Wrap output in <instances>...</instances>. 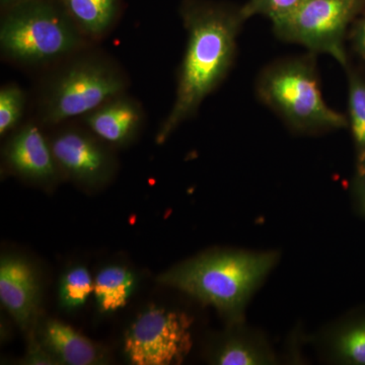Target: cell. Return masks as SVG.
Wrapping results in <instances>:
<instances>
[{"mask_svg":"<svg viewBox=\"0 0 365 365\" xmlns=\"http://www.w3.org/2000/svg\"><path fill=\"white\" fill-rule=\"evenodd\" d=\"M278 360L267 338L245 321L230 324L210 351V362L216 365H273Z\"/></svg>","mask_w":365,"mask_h":365,"instance_id":"obj_10","label":"cell"},{"mask_svg":"<svg viewBox=\"0 0 365 365\" xmlns=\"http://www.w3.org/2000/svg\"><path fill=\"white\" fill-rule=\"evenodd\" d=\"M6 158L14 172L37 182L52 181L57 165L50 141L35 124L26 125L7 144Z\"/></svg>","mask_w":365,"mask_h":365,"instance_id":"obj_12","label":"cell"},{"mask_svg":"<svg viewBox=\"0 0 365 365\" xmlns=\"http://www.w3.org/2000/svg\"><path fill=\"white\" fill-rule=\"evenodd\" d=\"M86 38L63 6L28 0L11 7L0 26L4 58L25 66H46L69 58Z\"/></svg>","mask_w":365,"mask_h":365,"instance_id":"obj_4","label":"cell"},{"mask_svg":"<svg viewBox=\"0 0 365 365\" xmlns=\"http://www.w3.org/2000/svg\"><path fill=\"white\" fill-rule=\"evenodd\" d=\"M353 199L357 211L365 217V172L355 175L353 184Z\"/></svg>","mask_w":365,"mask_h":365,"instance_id":"obj_23","label":"cell"},{"mask_svg":"<svg viewBox=\"0 0 365 365\" xmlns=\"http://www.w3.org/2000/svg\"><path fill=\"white\" fill-rule=\"evenodd\" d=\"M192 324L182 312L150 307L129 327L125 355L135 365L181 364L192 348Z\"/></svg>","mask_w":365,"mask_h":365,"instance_id":"obj_7","label":"cell"},{"mask_svg":"<svg viewBox=\"0 0 365 365\" xmlns=\"http://www.w3.org/2000/svg\"><path fill=\"white\" fill-rule=\"evenodd\" d=\"M347 40L355 54L365 61V13L359 14L350 26Z\"/></svg>","mask_w":365,"mask_h":365,"instance_id":"obj_21","label":"cell"},{"mask_svg":"<svg viewBox=\"0 0 365 365\" xmlns=\"http://www.w3.org/2000/svg\"><path fill=\"white\" fill-rule=\"evenodd\" d=\"M41 343L59 364L93 365L102 362L100 349L91 341L61 322H47L41 332Z\"/></svg>","mask_w":365,"mask_h":365,"instance_id":"obj_14","label":"cell"},{"mask_svg":"<svg viewBox=\"0 0 365 365\" xmlns=\"http://www.w3.org/2000/svg\"><path fill=\"white\" fill-rule=\"evenodd\" d=\"M347 71L348 128L355 153V175L365 172V78L350 66Z\"/></svg>","mask_w":365,"mask_h":365,"instance_id":"obj_17","label":"cell"},{"mask_svg":"<svg viewBox=\"0 0 365 365\" xmlns=\"http://www.w3.org/2000/svg\"><path fill=\"white\" fill-rule=\"evenodd\" d=\"M143 118L140 104L123 93L85 115L83 122L104 143L123 145L133 140Z\"/></svg>","mask_w":365,"mask_h":365,"instance_id":"obj_11","label":"cell"},{"mask_svg":"<svg viewBox=\"0 0 365 365\" xmlns=\"http://www.w3.org/2000/svg\"><path fill=\"white\" fill-rule=\"evenodd\" d=\"M25 361L26 364H59L45 346L36 340L31 341Z\"/></svg>","mask_w":365,"mask_h":365,"instance_id":"obj_22","label":"cell"},{"mask_svg":"<svg viewBox=\"0 0 365 365\" xmlns=\"http://www.w3.org/2000/svg\"><path fill=\"white\" fill-rule=\"evenodd\" d=\"M317 344L330 364L365 365V309L351 312L329 326Z\"/></svg>","mask_w":365,"mask_h":365,"instance_id":"obj_13","label":"cell"},{"mask_svg":"<svg viewBox=\"0 0 365 365\" xmlns=\"http://www.w3.org/2000/svg\"><path fill=\"white\" fill-rule=\"evenodd\" d=\"M364 4L365 0H307L289 16L273 21V33L283 42L329 55L346 68L348 33Z\"/></svg>","mask_w":365,"mask_h":365,"instance_id":"obj_6","label":"cell"},{"mask_svg":"<svg viewBox=\"0 0 365 365\" xmlns=\"http://www.w3.org/2000/svg\"><path fill=\"white\" fill-rule=\"evenodd\" d=\"M50 145L57 167L76 181L97 185L107 181L112 175V155L93 133L63 129L55 134Z\"/></svg>","mask_w":365,"mask_h":365,"instance_id":"obj_8","label":"cell"},{"mask_svg":"<svg viewBox=\"0 0 365 365\" xmlns=\"http://www.w3.org/2000/svg\"><path fill=\"white\" fill-rule=\"evenodd\" d=\"M181 16L187 32L186 49L178 73L174 105L155 137L158 144L195 116L203 101L227 78L246 21L241 9L200 0L184 2Z\"/></svg>","mask_w":365,"mask_h":365,"instance_id":"obj_1","label":"cell"},{"mask_svg":"<svg viewBox=\"0 0 365 365\" xmlns=\"http://www.w3.org/2000/svg\"><path fill=\"white\" fill-rule=\"evenodd\" d=\"M135 287V277L122 266H109L95 279L96 300L101 313H113L126 306Z\"/></svg>","mask_w":365,"mask_h":365,"instance_id":"obj_16","label":"cell"},{"mask_svg":"<svg viewBox=\"0 0 365 365\" xmlns=\"http://www.w3.org/2000/svg\"><path fill=\"white\" fill-rule=\"evenodd\" d=\"M127 78L116 62L101 54L74 57L48 81L41 98V118L56 125L85 116L126 90Z\"/></svg>","mask_w":365,"mask_h":365,"instance_id":"obj_5","label":"cell"},{"mask_svg":"<svg viewBox=\"0 0 365 365\" xmlns=\"http://www.w3.org/2000/svg\"><path fill=\"white\" fill-rule=\"evenodd\" d=\"M316 55L276 60L257 78L259 101L297 133L348 128L347 116L332 109L323 97Z\"/></svg>","mask_w":365,"mask_h":365,"instance_id":"obj_3","label":"cell"},{"mask_svg":"<svg viewBox=\"0 0 365 365\" xmlns=\"http://www.w3.org/2000/svg\"><path fill=\"white\" fill-rule=\"evenodd\" d=\"M95 280L88 269L74 267L67 271L62 277L59 288L60 304L67 309L83 306L93 294Z\"/></svg>","mask_w":365,"mask_h":365,"instance_id":"obj_18","label":"cell"},{"mask_svg":"<svg viewBox=\"0 0 365 365\" xmlns=\"http://www.w3.org/2000/svg\"><path fill=\"white\" fill-rule=\"evenodd\" d=\"M279 259L277 251L211 252L170 269L158 281L215 307L228 323H237Z\"/></svg>","mask_w":365,"mask_h":365,"instance_id":"obj_2","label":"cell"},{"mask_svg":"<svg viewBox=\"0 0 365 365\" xmlns=\"http://www.w3.org/2000/svg\"><path fill=\"white\" fill-rule=\"evenodd\" d=\"M306 1L307 0H248L241 7V11L246 21L255 16H263L273 23L289 16Z\"/></svg>","mask_w":365,"mask_h":365,"instance_id":"obj_20","label":"cell"},{"mask_svg":"<svg viewBox=\"0 0 365 365\" xmlns=\"http://www.w3.org/2000/svg\"><path fill=\"white\" fill-rule=\"evenodd\" d=\"M62 6L86 39H101L118 14V0H62Z\"/></svg>","mask_w":365,"mask_h":365,"instance_id":"obj_15","label":"cell"},{"mask_svg":"<svg viewBox=\"0 0 365 365\" xmlns=\"http://www.w3.org/2000/svg\"><path fill=\"white\" fill-rule=\"evenodd\" d=\"M28 1V0H1V4L6 7H11L18 6V4H23V2Z\"/></svg>","mask_w":365,"mask_h":365,"instance_id":"obj_24","label":"cell"},{"mask_svg":"<svg viewBox=\"0 0 365 365\" xmlns=\"http://www.w3.org/2000/svg\"><path fill=\"white\" fill-rule=\"evenodd\" d=\"M39 284L32 266L18 257L0 262V300L24 330L35 318L39 306Z\"/></svg>","mask_w":365,"mask_h":365,"instance_id":"obj_9","label":"cell"},{"mask_svg":"<svg viewBox=\"0 0 365 365\" xmlns=\"http://www.w3.org/2000/svg\"><path fill=\"white\" fill-rule=\"evenodd\" d=\"M26 97L16 85H7L0 91V135L14 129L23 117Z\"/></svg>","mask_w":365,"mask_h":365,"instance_id":"obj_19","label":"cell"}]
</instances>
